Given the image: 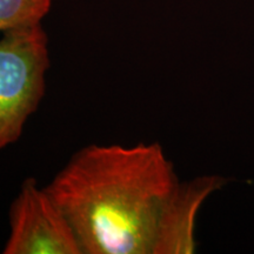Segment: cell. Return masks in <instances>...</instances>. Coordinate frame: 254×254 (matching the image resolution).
I'll return each instance as SVG.
<instances>
[{
    "instance_id": "obj_1",
    "label": "cell",
    "mask_w": 254,
    "mask_h": 254,
    "mask_svg": "<svg viewBox=\"0 0 254 254\" xmlns=\"http://www.w3.org/2000/svg\"><path fill=\"white\" fill-rule=\"evenodd\" d=\"M180 185L160 145H88L46 189L67 217L82 254H154Z\"/></svg>"
},
{
    "instance_id": "obj_2",
    "label": "cell",
    "mask_w": 254,
    "mask_h": 254,
    "mask_svg": "<svg viewBox=\"0 0 254 254\" xmlns=\"http://www.w3.org/2000/svg\"><path fill=\"white\" fill-rule=\"evenodd\" d=\"M49 68L43 24L0 34V150L23 134L45 95Z\"/></svg>"
},
{
    "instance_id": "obj_3",
    "label": "cell",
    "mask_w": 254,
    "mask_h": 254,
    "mask_svg": "<svg viewBox=\"0 0 254 254\" xmlns=\"http://www.w3.org/2000/svg\"><path fill=\"white\" fill-rule=\"evenodd\" d=\"M5 254H82L67 217L46 187L25 180L9 209Z\"/></svg>"
},
{
    "instance_id": "obj_4",
    "label": "cell",
    "mask_w": 254,
    "mask_h": 254,
    "mask_svg": "<svg viewBox=\"0 0 254 254\" xmlns=\"http://www.w3.org/2000/svg\"><path fill=\"white\" fill-rule=\"evenodd\" d=\"M226 180L202 176L180 183L165 213L154 254H189L195 251V222L199 209Z\"/></svg>"
},
{
    "instance_id": "obj_5",
    "label": "cell",
    "mask_w": 254,
    "mask_h": 254,
    "mask_svg": "<svg viewBox=\"0 0 254 254\" xmlns=\"http://www.w3.org/2000/svg\"><path fill=\"white\" fill-rule=\"evenodd\" d=\"M52 0H0V34L43 24Z\"/></svg>"
}]
</instances>
